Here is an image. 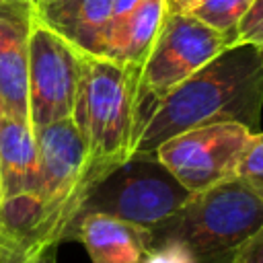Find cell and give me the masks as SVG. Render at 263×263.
Segmentation results:
<instances>
[{
  "mask_svg": "<svg viewBox=\"0 0 263 263\" xmlns=\"http://www.w3.org/2000/svg\"><path fill=\"white\" fill-rule=\"evenodd\" d=\"M78 210L37 193L0 201V263H37L49 249L70 238Z\"/></svg>",
  "mask_w": 263,
  "mask_h": 263,
  "instance_id": "cell-8",
  "label": "cell"
},
{
  "mask_svg": "<svg viewBox=\"0 0 263 263\" xmlns=\"http://www.w3.org/2000/svg\"><path fill=\"white\" fill-rule=\"evenodd\" d=\"M37 0H0V113L29 121V47Z\"/></svg>",
  "mask_w": 263,
  "mask_h": 263,
  "instance_id": "cell-10",
  "label": "cell"
},
{
  "mask_svg": "<svg viewBox=\"0 0 263 263\" xmlns=\"http://www.w3.org/2000/svg\"><path fill=\"white\" fill-rule=\"evenodd\" d=\"M168 2V6H173V8H181V10H189L195 2H199V0H166Z\"/></svg>",
  "mask_w": 263,
  "mask_h": 263,
  "instance_id": "cell-22",
  "label": "cell"
},
{
  "mask_svg": "<svg viewBox=\"0 0 263 263\" xmlns=\"http://www.w3.org/2000/svg\"><path fill=\"white\" fill-rule=\"evenodd\" d=\"M37 2H45V0H37Z\"/></svg>",
  "mask_w": 263,
  "mask_h": 263,
  "instance_id": "cell-25",
  "label": "cell"
},
{
  "mask_svg": "<svg viewBox=\"0 0 263 263\" xmlns=\"http://www.w3.org/2000/svg\"><path fill=\"white\" fill-rule=\"evenodd\" d=\"M189 195L156 156H129L88 191L76 220L97 212L154 232L183 208Z\"/></svg>",
  "mask_w": 263,
  "mask_h": 263,
  "instance_id": "cell-5",
  "label": "cell"
},
{
  "mask_svg": "<svg viewBox=\"0 0 263 263\" xmlns=\"http://www.w3.org/2000/svg\"><path fill=\"white\" fill-rule=\"evenodd\" d=\"M0 201H2V191H0Z\"/></svg>",
  "mask_w": 263,
  "mask_h": 263,
  "instance_id": "cell-24",
  "label": "cell"
},
{
  "mask_svg": "<svg viewBox=\"0 0 263 263\" xmlns=\"http://www.w3.org/2000/svg\"><path fill=\"white\" fill-rule=\"evenodd\" d=\"M39 156L29 121L0 113V191L2 199L21 193H39Z\"/></svg>",
  "mask_w": 263,
  "mask_h": 263,
  "instance_id": "cell-14",
  "label": "cell"
},
{
  "mask_svg": "<svg viewBox=\"0 0 263 263\" xmlns=\"http://www.w3.org/2000/svg\"><path fill=\"white\" fill-rule=\"evenodd\" d=\"M168 10L166 0H142L123 18L111 21L105 33L103 55L140 72Z\"/></svg>",
  "mask_w": 263,
  "mask_h": 263,
  "instance_id": "cell-13",
  "label": "cell"
},
{
  "mask_svg": "<svg viewBox=\"0 0 263 263\" xmlns=\"http://www.w3.org/2000/svg\"><path fill=\"white\" fill-rule=\"evenodd\" d=\"M232 257H234V251H228V253H220V255L195 259V263H232Z\"/></svg>",
  "mask_w": 263,
  "mask_h": 263,
  "instance_id": "cell-21",
  "label": "cell"
},
{
  "mask_svg": "<svg viewBox=\"0 0 263 263\" xmlns=\"http://www.w3.org/2000/svg\"><path fill=\"white\" fill-rule=\"evenodd\" d=\"M253 2L255 0H199L189 8V12L216 29L230 45H234L236 27Z\"/></svg>",
  "mask_w": 263,
  "mask_h": 263,
  "instance_id": "cell-15",
  "label": "cell"
},
{
  "mask_svg": "<svg viewBox=\"0 0 263 263\" xmlns=\"http://www.w3.org/2000/svg\"><path fill=\"white\" fill-rule=\"evenodd\" d=\"M37 263H58V247H53V249H49Z\"/></svg>",
  "mask_w": 263,
  "mask_h": 263,
  "instance_id": "cell-23",
  "label": "cell"
},
{
  "mask_svg": "<svg viewBox=\"0 0 263 263\" xmlns=\"http://www.w3.org/2000/svg\"><path fill=\"white\" fill-rule=\"evenodd\" d=\"M70 240L84 245L90 263H142L154 247L152 230L97 212L76 220Z\"/></svg>",
  "mask_w": 263,
  "mask_h": 263,
  "instance_id": "cell-11",
  "label": "cell"
},
{
  "mask_svg": "<svg viewBox=\"0 0 263 263\" xmlns=\"http://www.w3.org/2000/svg\"><path fill=\"white\" fill-rule=\"evenodd\" d=\"M261 109L263 53L249 43H234L154 105L132 156H152L164 140L214 123H240L257 132Z\"/></svg>",
  "mask_w": 263,
  "mask_h": 263,
  "instance_id": "cell-1",
  "label": "cell"
},
{
  "mask_svg": "<svg viewBox=\"0 0 263 263\" xmlns=\"http://www.w3.org/2000/svg\"><path fill=\"white\" fill-rule=\"evenodd\" d=\"M142 263H195V257L181 245L175 242H164V245H154Z\"/></svg>",
  "mask_w": 263,
  "mask_h": 263,
  "instance_id": "cell-18",
  "label": "cell"
},
{
  "mask_svg": "<svg viewBox=\"0 0 263 263\" xmlns=\"http://www.w3.org/2000/svg\"><path fill=\"white\" fill-rule=\"evenodd\" d=\"M253 134L240 123L203 125L164 140L152 156L189 193H197L236 177L240 156Z\"/></svg>",
  "mask_w": 263,
  "mask_h": 263,
  "instance_id": "cell-6",
  "label": "cell"
},
{
  "mask_svg": "<svg viewBox=\"0 0 263 263\" xmlns=\"http://www.w3.org/2000/svg\"><path fill=\"white\" fill-rule=\"evenodd\" d=\"M236 177L263 201V132H255L240 156Z\"/></svg>",
  "mask_w": 263,
  "mask_h": 263,
  "instance_id": "cell-16",
  "label": "cell"
},
{
  "mask_svg": "<svg viewBox=\"0 0 263 263\" xmlns=\"http://www.w3.org/2000/svg\"><path fill=\"white\" fill-rule=\"evenodd\" d=\"M140 72L99 55H84L74 121L86 148L88 191L123 164L136 140V88Z\"/></svg>",
  "mask_w": 263,
  "mask_h": 263,
  "instance_id": "cell-2",
  "label": "cell"
},
{
  "mask_svg": "<svg viewBox=\"0 0 263 263\" xmlns=\"http://www.w3.org/2000/svg\"><path fill=\"white\" fill-rule=\"evenodd\" d=\"M33 132L41 179L37 195L53 203L74 205L80 212V205L88 195L86 148L74 117L35 127Z\"/></svg>",
  "mask_w": 263,
  "mask_h": 263,
  "instance_id": "cell-9",
  "label": "cell"
},
{
  "mask_svg": "<svg viewBox=\"0 0 263 263\" xmlns=\"http://www.w3.org/2000/svg\"><path fill=\"white\" fill-rule=\"evenodd\" d=\"M263 224V201L240 177L191 193L183 208L158 230L154 245L175 242L195 259L236 251Z\"/></svg>",
  "mask_w": 263,
  "mask_h": 263,
  "instance_id": "cell-3",
  "label": "cell"
},
{
  "mask_svg": "<svg viewBox=\"0 0 263 263\" xmlns=\"http://www.w3.org/2000/svg\"><path fill=\"white\" fill-rule=\"evenodd\" d=\"M232 263H263V224L234 251Z\"/></svg>",
  "mask_w": 263,
  "mask_h": 263,
  "instance_id": "cell-19",
  "label": "cell"
},
{
  "mask_svg": "<svg viewBox=\"0 0 263 263\" xmlns=\"http://www.w3.org/2000/svg\"><path fill=\"white\" fill-rule=\"evenodd\" d=\"M234 43H249L263 53V0H255L240 18Z\"/></svg>",
  "mask_w": 263,
  "mask_h": 263,
  "instance_id": "cell-17",
  "label": "cell"
},
{
  "mask_svg": "<svg viewBox=\"0 0 263 263\" xmlns=\"http://www.w3.org/2000/svg\"><path fill=\"white\" fill-rule=\"evenodd\" d=\"M226 47H230V43L216 29L189 10L168 6L164 23L140 68L136 88V138L154 105Z\"/></svg>",
  "mask_w": 263,
  "mask_h": 263,
  "instance_id": "cell-4",
  "label": "cell"
},
{
  "mask_svg": "<svg viewBox=\"0 0 263 263\" xmlns=\"http://www.w3.org/2000/svg\"><path fill=\"white\" fill-rule=\"evenodd\" d=\"M39 21L86 55H103L113 0H45L37 2Z\"/></svg>",
  "mask_w": 263,
  "mask_h": 263,
  "instance_id": "cell-12",
  "label": "cell"
},
{
  "mask_svg": "<svg viewBox=\"0 0 263 263\" xmlns=\"http://www.w3.org/2000/svg\"><path fill=\"white\" fill-rule=\"evenodd\" d=\"M84 55L37 16L29 47V119L33 129L72 117Z\"/></svg>",
  "mask_w": 263,
  "mask_h": 263,
  "instance_id": "cell-7",
  "label": "cell"
},
{
  "mask_svg": "<svg viewBox=\"0 0 263 263\" xmlns=\"http://www.w3.org/2000/svg\"><path fill=\"white\" fill-rule=\"evenodd\" d=\"M142 0H113V16L111 21H117V18H123L125 14H129Z\"/></svg>",
  "mask_w": 263,
  "mask_h": 263,
  "instance_id": "cell-20",
  "label": "cell"
}]
</instances>
